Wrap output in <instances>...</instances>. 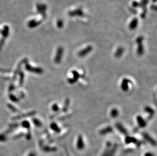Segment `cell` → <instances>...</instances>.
Instances as JSON below:
<instances>
[{"instance_id":"3","label":"cell","mask_w":157,"mask_h":156,"mask_svg":"<svg viewBox=\"0 0 157 156\" xmlns=\"http://www.w3.org/2000/svg\"><path fill=\"white\" fill-rule=\"evenodd\" d=\"M142 40H143V38L140 37V38H138L137 40H136V42H137L138 45L137 53L139 56L142 55V54H143V52H144V49H143V47L142 44Z\"/></svg>"},{"instance_id":"7","label":"cell","mask_w":157,"mask_h":156,"mask_svg":"<svg viewBox=\"0 0 157 156\" xmlns=\"http://www.w3.org/2000/svg\"><path fill=\"white\" fill-rule=\"evenodd\" d=\"M92 49H93V48H92V46H89L87 47H86L85 49H83V50H81V51H79L78 53V55L79 57L85 56L92 51Z\"/></svg>"},{"instance_id":"4","label":"cell","mask_w":157,"mask_h":156,"mask_svg":"<svg viewBox=\"0 0 157 156\" xmlns=\"http://www.w3.org/2000/svg\"><path fill=\"white\" fill-rule=\"evenodd\" d=\"M131 83V81L128 79L124 78L122 80L121 84V89L124 91H127L129 89V84Z\"/></svg>"},{"instance_id":"13","label":"cell","mask_w":157,"mask_h":156,"mask_svg":"<svg viewBox=\"0 0 157 156\" xmlns=\"http://www.w3.org/2000/svg\"><path fill=\"white\" fill-rule=\"evenodd\" d=\"M125 142L127 144H129L130 143H137L138 141L137 139L133 137L128 136L125 139Z\"/></svg>"},{"instance_id":"8","label":"cell","mask_w":157,"mask_h":156,"mask_svg":"<svg viewBox=\"0 0 157 156\" xmlns=\"http://www.w3.org/2000/svg\"><path fill=\"white\" fill-rule=\"evenodd\" d=\"M136 120L137 121L138 124L140 128H144L146 127L147 122L145 120L140 116H138L136 117Z\"/></svg>"},{"instance_id":"9","label":"cell","mask_w":157,"mask_h":156,"mask_svg":"<svg viewBox=\"0 0 157 156\" xmlns=\"http://www.w3.org/2000/svg\"><path fill=\"white\" fill-rule=\"evenodd\" d=\"M142 136L143 137V138L146 140V141L149 142L150 143H151V145H156V142L150 135L146 133H142Z\"/></svg>"},{"instance_id":"11","label":"cell","mask_w":157,"mask_h":156,"mask_svg":"<svg viewBox=\"0 0 157 156\" xmlns=\"http://www.w3.org/2000/svg\"><path fill=\"white\" fill-rule=\"evenodd\" d=\"M116 128L118 129V130L120 133H122V134H127V133H128L127 130H126V128H125L122 124L120 123H117L116 124Z\"/></svg>"},{"instance_id":"17","label":"cell","mask_w":157,"mask_h":156,"mask_svg":"<svg viewBox=\"0 0 157 156\" xmlns=\"http://www.w3.org/2000/svg\"><path fill=\"white\" fill-rule=\"evenodd\" d=\"M134 20L135 21L132 22V24H131V26H130L132 28H135L136 27V24H137V20Z\"/></svg>"},{"instance_id":"19","label":"cell","mask_w":157,"mask_h":156,"mask_svg":"<svg viewBox=\"0 0 157 156\" xmlns=\"http://www.w3.org/2000/svg\"><path fill=\"white\" fill-rule=\"evenodd\" d=\"M154 155H153V154H152L151 153H146V154H145V156H153Z\"/></svg>"},{"instance_id":"1","label":"cell","mask_w":157,"mask_h":156,"mask_svg":"<svg viewBox=\"0 0 157 156\" xmlns=\"http://www.w3.org/2000/svg\"><path fill=\"white\" fill-rule=\"evenodd\" d=\"M106 149L103 154L102 156H114L116 151L118 149V145H114L113 147H111V143L110 142H108L106 144Z\"/></svg>"},{"instance_id":"2","label":"cell","mask_w":157,"mask_h":156,"mask_svg":"<svg viewBox=\"0 0 157 156\" xmlns=\"http://www.w3.org/2000/svg\"><path fill=\"white\" fill-rule=\"evenodd\" d=\"M72 73L73 74V77L68 79V82L70 84H73L75 83L80 77V75L79 74L78 72H77L75 70L72 71Z\"/></svg>"},{"instance_id":"6","label":"cell","mask_w":157,"mask_h":156,"mask_svg":"<svg viewBox=\"0 0 157 156\" xmlns=\"http://www.w3.org/2000/svg\"><path fill=\"white\" fill-rule=\"evenodd\" d=\"M77 148L79 150H83L85 147V143L83 141V137L80 135L77 139L76 145Z\"/></svg>"},{"instance_id":"10","label":"cell","mask_w":157,"mask_h":156,"mask_svg":"<svg viewBox=\"0 0 157 156\" xmlns=\"http://www.w3.org/2000/svg\"><path fill=\"white\" fill-rule=\"evenodd\" d=\"M144 111L148 114V119H151L155 114V111L150 106H146L144 108Z\"/></svg>"},{"instance_id":"14","label":"cell","mask_w":157,"mask_h":156,"mask_svg":"<svg viewBox=\"0 0 157 156\" xmlns=\"http://www.w3.org/2000/svg\"><path fill=\"white\" fill-rule=\"evenodd\" d=\"M118 114H119V112L117 108H114L111 110L110 112V115L111 117L115 118L116 117H118Z\"/></svg>"},{"instance_id":"5","label":"cell","mask_w":157,"mask_h":156,"mask_svg":"<svg viewBox=\"0 0 157 156\" xmlns=\"http://www.w3.org/2000/svg\"><path fill=\"white\" fill-rule=\"evenodd\" d=\"M63 49L62 47H60L57 51V55L55 57V63H61L63 56Z\"/></svg>"},{"instance_id":"15","label":"cell","mask_w":157,"mask_h":156,"mask_svg":"<svg viewBox=\"0 0 157 156\" xmlns=\"http://www.w3.org/2000/svg\"><path fill=\"white\" fill-rule=\"evenodd\" d=\"M124 52V49L120 47V48H118L116 53H115V56L117 58L120 57L122 55V53Z\"/></svg>"},{"instance_id":"16","label":"cell","mask_w":157,"mask_h":156,"mask_svg":"<svg viewBox=\"0 0 157 156\" xmlns=\"http://www.w3.org/2000/svg\"><path fill=\"white\" fill-rule=\"evenodd\" d=\"M69 104H70V101H69V100H66L65 103V106H64V112H66V111L68 110V106H69Z\"/></svg>"},{"instance_id":"18","label":"cell","mask_w":157,"mask_h":156,"mask_svg":"<svg viewBox=\"0 0 157 156\" xmlns=\"http://www.w3.org/2000/svg\"><path fill=\"white\" fill-rule=\"evenodd\" d=\"M53 109L55 110V111H58L59 110V108L57 104H55L53 106Z\"/></svg>"},{"instance_id":"12","label":"cell","mask_w":157,"mask_h":156,"mask_svg":"<svg viewBox=\"0 0 157 156\" xmlns=\"http://www.w3.org/2000/svg\"><path fill=\"white\" fill-rule=\"evenodd\" d=\"M113 131V129L111 126H107L105 128H103L100 131V134L101 135L107 134L110 133Z\"/></svg>"}]
</instances>
